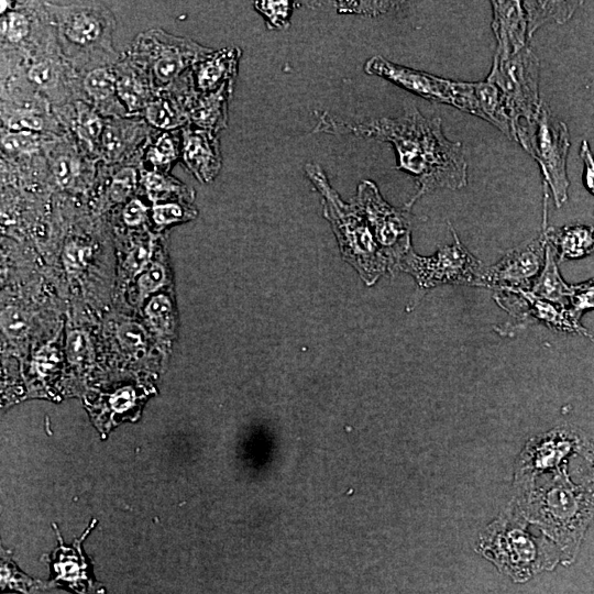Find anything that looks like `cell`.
Returning a JSON list of instances; mask_svg holds the SVG:
<instances>
[{
  "mask_svg": "<svg viewBox=\"0 0 594 594\" xmlns=\"http://www.w3.org/2000/svg\"><path fill=\"white\" fill-rule=\"evenodd\" d=\"M538 57L528 46L506 57H494L486 80L501 92V97L515 131L519 124L531 122L541 105L539 97Z\"/></svg>",
  "mask_w": 594,
  "mask_h": 594,
  "instance_id": "8",
  "label": "cell"
},
{
  "mask_svg": "<svg viewBox=\"0 0 594 594\" xmlns=\"http://www.w3.org/2000/svg\"><path fill=\"white\" fill-rule=\"evenodd\" d=\"M15 3L16 2H14V1L2 0L1 1V10H0L1 16L4 15L10 10H12L14 8Z\"/></svg>",
  "mask_w": 594,
  "mask_h": 594,
  "instance_id": "49",
  "label": "cell"
},
{
  "mask_svg": "<svg viewBox=\"0 0 594 594\" xmlns=\"http://www.w3.org/2000/svg\"><path fill=\"white\" fill-rule=\"evenodd\" d=\"M584 450L590 457L587 458V473L584 475L583 486L594 493V442H587Z\"/></svg>",
  "mask_w": 594,
  "mask_h": 594,
  "instance_id": "48",
  "label": "cell"
},
{
  "mask_svg": "<svg viewBox=\"0 0 594 594\" xmlns=\"http://www.w3.org/2000/svg\"><path fill=\"white\" fill-rule=\"evenodd\" d=\"M141 185L152 199H166L169 195L193 197L191 188H188L168 173L141 169Z\"/></svg>",
  "mask_w": 594,
  "mask_h": 594,
  "instance_id": "31",
  "label": "cell"
},
{
  "mask_svg": "<svg viewBox=\"0 0 594 594\" xmlns=\"http://www.w3.org/2000/svg\"><path fill=\"white\" fill-rule=\"evenodd\" d=\"M526 501L528 515L560 546L571 560L581 538L594 516V493L572 484L564 474L550 485L532 487Z\"/></svg>",
  "mask_w": 594,
  "mask_h": 594,
  "instance_id": "4",
  "label": "cell"
},
{
  "mask_svg": "<svg viewBox=\"0 0 594 594\" xmlns=\"http://www.w3.org/2000/svg\"><path fill=\"white\" fill-rule=\"evenodd\" d=\"M190 87L186 74L170 87L157 90L141 118L156 131H176L187 127L185 97Z\"/></svg>",
  "mask_w": 594,
  "mask_h": 594,
  "instance_id": "19",
  "label": "cell"
},
{
  "mask_svg": "<svg viewBox=\"0 0 594 594\" xmlns=\"http://www.w3.org/2000/svg\"><path fill=\"white\" fill-rule=\"evenodd\" d=\"M165 279L164 267L154 263L151 267L140 277L139 286L143 294H148L156 290Z\"/></svg>",
  "mask_w": 594,
  "mask_h": 594,
  "instance_id": "40",
  "label": "cell"
},
{
  "mask_svg": "<svg viewBox=\"0 0 594 594\" xmlns=\"http://www.w3.org/2000/svg\"><path fill=\"white\" fill-rule=\"evenodd\" d=\"M580 156L584 165L583 184L586 189L594 196V155L586 140H583L581 143Z\"/></svg>",
  "mask_w": 594,
  "mask_h": 594,
  "instance_id": "42",
  "label": "cell"
},
{
  "mask_svg": "<svg viewBox=\"0 0 594 594\" xmlns=\"http://www.w3.org/2000/svg\"><path fill=\"white\" fill-rule=\"evenodd\" d=\"M45 6L59 51L76 72L118 61L112 38L116 19L108 7L100 2Z\"/></svg>",
  "mask_w": 594,
  "mask_h": 594,
  "instance_id": "2",
  "label": "cell"
},
{
  "mask_svg": "<svg viewBox=\"0 0 594 594\" xmlns=\"http://www.w3.org/2000/svg\"><path fill=\"white\" fill-rule=\"evenodd\" d=\"M546 244L542 231L537 239L526 241L507 251L496 264L484 267L479 286L529 290L534 278L543 267Z\"/></svg>",
  "mask_w": 594,
  "mask_h": 594,
  "instance_id": "13",
  "label": "cell"
},
{
  "mask_svg": "<svg viewBox=\"0 0 594 594\" xmlns=\"http://www.w3.org/2000/svg\"><path fill=\"white\" fill-rule=\"evenodd\" d=\"M58 362L57 351L51 346L42 348L34 360L35 367L38 373L46 375L52 371Z\"/></svg>",
  "mask_w": 594,
  "mask_h": 594,
  "instance_id": "45",
  "label": "cell"
},
{
  "mask_svg": "<svg viewBox=\"0 0 594 594\" xmlns=\"http://www.w3.org/2000/svg\"><path fill=\"white\" fill-rule=\"evenodd\" d=\"M454 242L432 256H419L413 248L403 256L398 271L410 274L421 289L441 284H470L479 286L483 265L459 240L450 227Z\"/></svg>",
  "mask_w": 594,
  "mask_h": 594,
  "instance_id": "9",
  "label": "cell"
},
{
  "mask_svg": "<svg viewBox=\"0 0 594 594\" xmlns=\"http://www.w3.org/2000/svg\"><path fill=\"white\" fill-rule=\"evenodd\" d=\"M400 2L366 1V2H339L338 11L341 13H359L377 15L396 9Z\"/></svg>",
  "mask_w": 594,
  "mask_h": 594,
  "instance_id": "36",
  "label": "cell"
},
{
  "mask_svg": "<svg viewBox=\"0 0 594 594\" xmlns=\"http://www.w3.org/2000/svg\"><path fill=\"white\" fill-rule=\"evenodd\" d=\"M582 433L572 427L561 426L529 440L519 460V480H534L563 464L564 459L586 446Z\"/></svg>",
  "mask_w": 594,
  "mask_h": 594,
  "instance_id": "14",
  "label": "cell"
},
{
  "mask_svg": "<svg viewBox=\"0 0 594 594\" xmlns=\"http://www.w3.org/2000/svg\"><path fill=\"white\" fill-rule=\"evenodd\" d=\"M1 580L2 587H13L24 594H28L26 590L29 586L33 585L32 579L28 578L25 574L20 573L15 565L8 559L2 560L1 563Z\"/></svg>",
  "mask_w": 594,
  "mask_h": 594,
  "instance_id": "37",
  "label": "cell"
},
{
  "mask_svg": "<svg viewBox=\"0 0 594 594\" xmlns=\"http://www.w3.org/2000/svg\"><path fill=\"white\" fill-rule=\"evenodd\" d=\"M182 130H153L140 152L141 169L169 173L180 160Z\"/></svg>",
  "mask_w": 594,
  "mask_h": 594,
  "instance_id": "26",
  "label": "cell"
},
{
  "mask_svg": "<svg viewBox=\"0 0 594 594\" xmlns=\"http://www.w3.org/2000/svg\"><path fill=\"white\" fill-rule=\"evenodd\" d=\"M536 296L562 306L569 305L571 287L561 277L554 250L546 244L544 264L529 289Z\"/></svg>",
  "mask_w": 594,
  "mask_h": 594,
  "instance_id": "28",
  "label": "cell"
},
{
  "mask_svg": "<svg viewBox=\"0 0 594 594\" xmlns=\"http://www.w3.org/2000/svg\"><path fill=\"white\" fill-rule=\"evenodd\" d=\"M134 400V394L131 388H123L119 391L111 399V404L114 409L122 411L129 408Z\"/></svg>",
  "mask_w": 594,
  "mask_h": 594,
  "instance_id": "47",
  "label": "cell"
},
{
  "mask_svg": "<svg viewBox=\"0 0 594 594\" xmlns=\"http://www.w3.org/2000/svg\"><path fill=\"white\" fill-rule=\"evenodd\" d=\"M91 163L98 162L81 153L70 139L67 142L55 141L50 150L48 170L63 189L73 187L87 173H96L97 169L89 166Z\"/></svg>",
  "mask_w": 594,
  "mask_h": 594,
  "instance_id": "24",
  "label": "cell"
},
{
  "mask_svg": "<svg viewBox=\"0 0 594 594\" xmlns=\"http://www.w3.org/2000/svg\"><path fill=\"white\" fill-rule=\"evenodd\" d=\"M180 134L179 162L201 184L211 183L222 167L218 134L191 125L183 128Z\"/></svg>",
  "mask_w": 594,
  "mask_h": 594,
  "instance_id": "17",
  "label": "cell"
},
{
  "mask_svg": "<svg viewBox=\"0 0 594 594\" xmlns=\"http://www.w3.org/2000/svg\"><path fill=\"white\" fill-rule=\"evenodd\" d=\"M542 231L560 263L582 258L594 252V226L571 224L561 228L543 226Z\"/></svg>",
  "mask_w": 594,
  "mask_h": 594,
  "instance_id": "25",
  "label": "cell"
},
{
  "mask_svg": "<svg viewBox=\"0 0 594 594\" xmlns=\"http://www.w3.org/2000/svg\"><path fill=\"white\" fill-rule=\"evenodd\" d=\"M253 8L264 18L268 30H285L290 24L295 3L290 1H254Z\"/></svg>",
  "mask_w": 594,
  "mask_h": 594,
  "instance_id": "32",
  "label": "cell"
},
{
  "mask_svg": "<svg viewBox=\"0 0 594 594\" xmlns=\"http://www.w3.org/2000/svg\"><path fill=\"white\" fill-rule=\"evenodd\" d=\"M480 547L483 556L516 582L551 569L557 562V558L537 543L521 520L509 515L499 517L485 529Z\"/></svg>",
  "mask_w": 594,
  "mask_h": 594,
  "instance_id": "6",
  "label": "cell"
},
{
  "mask_svg": "<svg viewBox=\"0 0 594 594\" xmlns=\"http://www.w3.org/2000/svg\"><path fill=\"white\" fill-rule=\"evenodd\" d=\"M2 129L58 135L63 131L53 110L18 108L1 103Z\"/></svg>",
  "mask_w": 594,
  "mask_h": 594,
  "instance_id": "27",
  "label": "cell"
},
{
  "mask_svg": "<svg viewBox=\"0 0 594 594\" xmlns=\"http://www.w3.org/2000/svg\"><path fill=\"white\" fill-rule=\"evenodd\" d=\"M113 69L118 97L128 117H141L157 91L152 80L124 53L120 54Z\"/></svg>",
  "mask_w": 594,
  "mask_h": 594,
  "instance_id": "23",
  "label": "cell"
},
{
  "mask_svg": "<svg viewBox=\"0 0 594 594\" xmlns=\"http://www.w3.org/2000/svg\"><path fill=\"white\" fill-rule=\"evenodd\" d=\"M579 4L578 1H522L529 38L546 23H563L569 20Z\"/></svg>",
  "mask_w": 594,
  "mask_h": 594,
  "instance_id": "29",
  "label": "cell"
},
{
  "mask_svg": "<svg viewBox=\"0 0 594 594\" xmlns=\"http://www.w3.org/2000/svg\"><path fill=\"white\" fill-rule=\"evenodd\" d=\"M113 65H97L77 72V99L88 102L103 118L128 117L118 97Z\"/></svg>",
  "mask_w": 594,
  "mask_h": 594,
  "instance_id": "18",
  "label": "cell"
},
{
  "mask_svg": "<svg viewBox=\"0 0 594 594\" xmlns=\"http://www.w3.org/2000/svg\"><path fill=\"white\" fill-rule=\"evenodd\" d=\"M314 132L354 135L392 144L396 169L411 175L417 191L409 208L424 195L438 188L460 189L468 184V164L460 142L447 139L439 117L427 118L416 107L397 118L365 121L344 120L328 112L317 113Z\"/></svg>",
  "mask_w": 594,
  "mask_h": 594,
  "instance_id": "1",
  "label": "cell"
},
{
  "mask_svg": "<svg viewBox=\"0 0 594 594\" xmlns=\"http://www.w3.org/2000/svg\"><path fill=\"white\" fill-rule=\"evenodd\" d=\"M304 169L322 197L323 216L331 224L342 257L359 271L367 285L374 284L391 271V264L365 217L353 201L346 204L341 199L320 165L308 163Z\"/></svg>",
  "mask_w": 594,
  "mask_h": 594,
  "instance_id": "3",
  "label": "cell"
},
{
  "mask_svg": "<svg viewBox=\"0 0 594 594\" xmlns=\"http://www.w3.org/2000/svg\"><path fill=\"white\" fill-rule=\"evenodd\" d=\"M170 310V302L165 296L154 297L146 307L147 316L152 320L153 324L158 327H164L168 323Z\"/></svg>",
  "mask_w": 594,
  "mask_h": 594,
  "instance_id": "38",
  "label": "cell"
},
{
  "mask_svg": "<svg viewBox=\"0 0 594 594\" xmlns=\"http://www.w3.org/2000/svg\"><path fill=\"white\" fill-rule=\"evenodd\" d=\"M235 81H230L209 94H198L190 89L185 97L188 125L218 134L228 125L229 102Z\"/></svg>",
  "mask_w": 594,
  "mask_h": 594,
  "instance_id": "22",
  "label": "cell"
},
{
  "mask_svg": "<svg viewBox=\"0 0 594 594\" xmlns=\"http://www.w3.org/2000/svg\"><path fill=\"white\" fill-rule=\"evenodd\" d=\"M150 245L145 243L135 246L127 258L128 268L133 273L140 272L150 257Z\"/></svg>",
  "mask_w": 594,
  "mask_h": 594,
  "instance_id": "46",
  "label": "cell"
},
{
  "mask_svg": "<svg viewBox=\"0 0 594 594\" xmlns=\"http://www.w3.org/2000/svg\"><path fill=\"white\" fill-rule=\"evenodd\" d=\"M353 202L365 217L378 245L387 256L391 272L398 271L400 260L411 249L409 210L387 204L371 180L359 184Z\"/></svg>",
  "mask_w": 594,
  "mask_h": 594,
  "instance_id": "10",
  "label": "cell"
},
{
  "mask_svg": "<svg viewBox=\"0 0 594 594\" xmlns=\"http://www.w3.org/2000/svg\"><path fill=\"white\" fill-rule=\"evenodd\" d=\"M90 254V250L86 246H81L77 243H69L65 248L64 262L65 266L69 270H78L85 265V262Z\"/></svg>",
  "mask_w": 594,
  "mask_h": 594,
  "instance_id": "43",
  "label": "cell"
},
{
  "mask_svg": "<svg viewBox=\"0 0 594 594\" xmlns=\"http://www.w3.org/2000/svg\"><path fill=\"white\" fill-rule=\"evenodd\" d=\"M494 299L515 318L510 330L540 321L554 331L578 333L594 341V334L580 323V318L568 306L547 301L528 289L510 287L496 288Z\"/></svg>",
  "mask_w": 594,
  "mask_h": 594,
  "instance_id": "12",
  "label": "cell"
},
{
  "mask_svg": "<svg viewBox=\"0 0 594 594\" xmlns=\"http://www.w3.org/2000/svg\"><path fill=\"white\" fill-rule=\"evenodd\" d=\"M569 308L578 317L594 309V278L570 285Z\"/></svg>",
  "mask_w": 594,
  "mask_h": 594,
  "instance_id": "33",
  "label": "cell"
},
{
  "mask_svg": "<svg viewBox=\"0 0 594 594\" xmlns=\"http://www.w3.org/2000/svg\"><path fill=\"white\" fill-rule=\"evenodd\" d=\"M53 113L66 136L81 153L99 162L100 141L105 118L88 102L75 99L64 106L53 107Z\"/></svg>",
  "mask_w": 594,
  "mask_h": 594,
  "instance_id": "16",
  "label": "cell"
},
{
  "mask_svg": "<svg viewBox=\"0 0 594 594\" xmlns=\"http://www.w3.org/2000/svg\"><path fill=\"white\" fill-rule=\"evenodd\" d=\"M515 140L537 161L543 183L550 186L557 207H561L570 185L566 158L571 143L566 124L542 101L535 119L517 127Z\"/></svg>",
  "mask_w": 594,
  "mask_h": 594,
  "instance_id": "7",
  "label": "cell"
},
{
  "mask_svg": "<svg viewBox=\"0 0 594 594\" xmlns=\"http://www.w3.org/2000/svg\"><path fill=\"white\" fill-rule=\"evenodd\" d=\"M1 327L8 337L22 338L29 330L28 316L19 308L8 307L1 312Z\"/></svg>",
  "mask_w": 594,
  "mask_h": 594,
  "instance_id": "35",
  "label": "cell"
},
{
  "mask_svg": "<svg viewBox=\"0 0 594 594\" xmlns=\"http://www.w3.org/2000/svg\"><path fill=\"white\" fill-rule=\"evenodd\" d=\"M195 211L186 210L180 204L164 202L157 204L153 208V220L158 226H168L185 219H191Z\"/></svg>",
  "mask_w": 594,
  "mask_h": 594,
  "instance_id": "34",
  "label": "cell"
},
{
  "mask_svg": "<svg viewBox=\"0 0 594 594\" xmlns=\"http://www.w3.org/2000/svg\"><path fill=\"white\" fill-rule=\"evenodd\" d=\"M146 216V208L140 199H131L123 208V221L131 227L141 224Z\"/></svg>",
  "mask_w": 594,
  "mask_h": 594,
  "instance_id": "44",
  "label": "cell"
},
{
  "mask_svg": "<svg viewBox=\"0 0 594 594\" xmlns=\"http://www.w3.org/2000/svg\"><path fill=\"white\" fill-rule=\"evenodd\" d=\"M242 51L238 46L212 50L199 59L188 73L195 92L209 94L230 81H235Z\"/></svg>",
  "mask_w": 594,
  "mask_h": 594,
  "instance_id": "21",
  "label": "cell"
},
{
  "mask_svg": "<svg viewBox=\"0 0 594 594\" xmlns=\"http://www.w3.org/2000/svg\"><path fill=\"white\" fill-rule=\"evenodd\" d=\"M152 132L141 117L105 118L99 162L113 165L138 156Z\"/></svg>",
  "mask_w": 594,
  "mask_h": 594,
  "instance_id": "15",
  "label": "cell"
},
{
  "mask_svg": "<svg viewBox=\"0 0 594 594\" xmlns=\"http://www.w3.org/2000/svg\"><path fill=\"white\" fill-rule=\"evenodd\" d=\"M56 136L1 129V152L11 157L36 154L55 141Z\"/></svg>",
  "mask_w": 594,
  "mask_h": 594,
  "instance_id": "30",
  "label": "cell"
},
{
  "mask_svg": "<svg viewBox=\"0 0 594 594\" xmlns=\"http://www.w3.org/2000/svg\"><path fill=\"white\" fill-rule=\"evenodd\" d=\"M211 51L191 38L148 29L138 34L123 53L147 74L156 90H162L177 82Z\"/></svg>",
  "mask_w": 594,
  "mask_h": 594,
  "instance_id": "5",
  "label": "cell"
},
{
  "mask_svg": "<svg viewBox=\"0 0 594 594\" xmlns=\"http://www.w3.org/2000/svg\"><path fill=\"white\" fill-rule=\"evenodd\" d=\"M88 341L82 332L74 331L68 336L66 350L68 359L74 363H79L87 358Z\"/></svg>",
  "mask_w": 594,
  "mask_h": 594,
  "instance_id": "39",
  "label": "cell"
},
{
  "mask_svg": "<svg viewBox=\"0 0 594 594\" xmlns=\"http://www.w3.org/2000/svg\"><path fill=\"white\" fill-rule=\"evenodd\" d=\"M367 75L384 78L400 88L433 102L450 105L470 112L472 82L453 81L395 64L375 55L364 64Z\"/></svg>",
  "mask_w": 594,
  "mask_h": 594,
  "instance_id": "11",
  "label": "cell"
},
{
  "mask_svg": "<svg viewBox=\"0 0 594 594\" xmlns=\"http://www.w3.org/2000/svg\"><path fill=\"white\" fill-rule=\"evenodd\" d=\"M492 29L497 40L495 56L509 57L527 47L528 22L522 1H492Z\"/></svg>",
  "mask_w": 594,
  "mask_h": 594,
  "instance_id": "20",
  "label": "cell"
},
{
  "mask_svg": "<svg viewBox=\"0 0 594 594\" xmlns=\"http://www.w3.org/2000/svg\"><path fill=\"white\" fill-rule=\"evenodd\" d=\"M118 336L122 344L128 349H138L144 343V331L136 323L128 322L122 324Z\"/></svg>",
  "mask_w": 594,
  "mask_h": 594,
  "instance_id": "41",
  "label": "cell"
}]
</instances>
